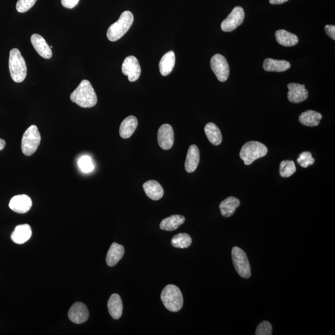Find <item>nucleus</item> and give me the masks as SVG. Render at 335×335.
Segmentation results:
<instances>
[{
  "label": "nucleus",
  "instance_id": "f257e3e1",
  "mask_svg": "<svg viewBox=\"0 0 335 335\" xmlns=\"http://www.w3.org/2000/svg\"><path fill=\"white\" fill-rule=\"evenodd\" d=\"M70 100L83 108H89L97 105L98 98L94 87L88 80H84L70 95Z\"/></svg>",
  "mask_w": 335,
  "mask_h": 335
},
{
  "label": "nucleus",
  "instance_id": "f03ea898",
  "mask_svg": "<svg viewBox=\"0 0 335 335\" xmlns=\"http://www.w3.org/2000/svg\"><path fill=\"white\" fill-rule=\"evenodd\" d=\"M133 22V14L129 11H124L118 21L109 27L107 38L112 42L119 40L130 29Z\"/></svg>",
  "mask_w": 335,
  "mask_h": 335
},
{
  "label": "nucleus",
  "instance_id": "7ed1b4c3",
  "mask_svg": "<svg viewBox=\"0 0 335 335\" xmlns=\"http://www.w3.org/2000/svg\"><path fill=\"white\" fill-rule=\"evenodd\" d=\"M161 300L165 308L171 312H178L184 306V297L181 291L173 284H169L163 289Z\"/></svg>",
  "mask_w": 335,
  "mask_h": 335
},
{
  "label": "nucleus",
  "instance_id": "20e7f679",
  "mask_svg": "<svg viewBox=\"0 0 335 335\" xmlns=\"http://www.w3.org/2000/svg\"><path fill=\"white\" fill-rule=\"evenodd\" d=\"M9 70L11 78L16 83H21L27 75V66L24 58L18 49L10 52Z\"/></svg>",
  "mask_w": 335,
  "mask_h": 335
},
{
  "label": "nucleus",
  "instance_id": "39448f33",
  "mask_svg": "<svg viewBox=\"0 0 335 335\" xmlns=\"http://www.w3.org/2000/svg\"><path fill=\"white\" fill-rule=\"evenodd\" d=\"M267 148L265 145L257 141H250L245 143L242 147L240 157L245 165H250L256 160L266 156Z\"/></svg>",
  "mask_w": 335,
  "mask_h": 335
},
{
  "label": "nucleus",
  "instance_id": "423d86ee",
  "mask_svg": "<svg viewBox=\"0 0 335 335\" xmlns=\"http://www.w3.org/2000/svg\"><path fill=\"white\" fill-rule=\"evenodd\" d=\"M41 141L40 132L38 127L32 125L27 128L22 136L21 150L26 156H32L38 150Z\"/></svg>",
  "mask_w": 335,
  "mask_h": 335
},
{
  "label": "nucleus",
  "instance_id": "0eeeda50",
  "mask_svg": "<svg viewBox=\"0 0 335 335\" xmlns=\"http://www.w3.org/2000/svg\"><path fill=\"white\" fill-rule=\"evenodd\" d=\"M232 257L233 266L240 277L246 279L250 278L251 277V267L246 252L239 247H233Z\"/></svg>",
  "mask_w": 335,
  "mask_h": 335
},
{
  "label": "nucleus",
  "instance_id": "6e6552de",
  "mask_svg": "<svg viewBox=\"0 0 335 335\" xmlns=\"http://www.w3.org/2000/svg\"><path fill=\"white\" fill-rule=\"evenodd\" d=\"M210 67L219 81L224 82L227 80L230 74V69L227 59L223 55H214L210 60Z\"/></svg>",
  "mask_w": 335,
  "mask_h": 335
},
{
  "label": "nucleus",
  "instance_id": "1a4fd4ad",
  "mask_svg": "<svg viewBox=\"0 0 335 335\" xmlns=\"http://www.w3.org/2000/svg\"><path fill=\"white\" fill-rule=\"evenodd\" d=\"M245 13L243 8L236 7L232 12L222 21L221 29L224 32H232L243 23Z\"/></svg>",
  "mask_w": 335,
  "mask_h": 335
},
{
  "label": "nucleus",
  "instance_id": "9d476101",
  "mask_svg": "<svg viewBox=\"0 0 335 335\" xmlns=\"http://www.w3.org/2000/svg\"><path fill=\"white\" fill-rule=\"evenodd\" d=\"M122 71L131 82L137 80L141 74V68L137 58L132 55L126 57L123 64Z\"/></svg>",
  "mask_w": 335,
  "mask_h": 335
},
{
  "label": "nucleus",
  "instance_id": "9b49d317",
  "mask_svg": "<svg viewBox=\"0 0 335 335\" xmlns=\"http://www.w3.org/2000/svg\"><path fill=\"white\" fill-rule=\"evenodd\" d=\"M158 143L163 150H170L173 147L174 136L172 127L168 124H165L160 127L158 131Z\"/></svg>",
  "mask_w": 335,
  "mask_h": 335
},
{
  "label": "nucleus",
  "instance_id": "f8f14e48",
  "mask_svg": "<svg viewBox=\"0 0 335 335\" xmlns=\"http://www.w3.org/2000/svg\"><path fill=\"white\" fill-rule=\"evenodd\" d=\"M69 319L76 324H81L86 322L89 318V311L85 304L76 302L70 309L68 314Z\"/></svg>",
  "mask_w": 335,
  "mask_h": 335
},
{
  "label": "nucleus",
  "instance_id": "ddd939ff",
  "mask_svg": "<svg viewBox=\"0 0 335 335\" xmlns=\"http://www.w3.org/2000/svg\"><path fill=\"white\" fill-rule=\"evenodd\" d=\"M288 98L289 102L300 103L308 99L309 92L304 84L291 83L288 84Z\"/></svg>",
  "mask_w": 335,
  "mask_h": 335
},
{
  "label": "nucleus",
  "instance_id": "4468645a",
  "mask_svg": "<svg viewBox=\"0 0 335 335\" xmlns=\"http://www.w3.org/2000/svg\"><path fill=\"white\" fill-rule=\"evenodd\" d=\"M32 205V200L29 196L26 194H20V195H17L11 198L9 207L14 212L25 214L31 209Z\"/></svg>",
  "mask_w": 335,
  "mask_h": 335
},
{
  "label": "nucleus",
  "instance_id": "2eb2a0df",
  "mask_svg": "<svg viewBox=\"0 0 335 335\" xmlns=\"http://www.w3.org/2000/svg\"><path fill=\"white\" fill-rule=\"evenodd\" d=\"M34 48L42 57L49 59L52 57V52L49 45L41 36L35 34L31 38Z\"/></svg>",
  "mask_w": 335,
  "mask_h": 335
},
{
  "label": "nucleus",
  "instance_id": "dca6fc26",
  "mask_svg": "<svg viewBox=\"0 0 335 335\" xmlns=\"http://www.w3.org/2000/svg\"><path fill=\"white\" fill-rule=\"evenodd\" d=\"M32 230L28 224L19 225L16 226L11 233V238L17 244H23L32 237Z\"/></svg>",
  "mask_w": 335,
  "mask_h": 335
},
{
  "label": "nucleus",
  "instance_id": "f3484780",
  "mask_svg": "<svg viewBox=\"0 0 335 335\" xmlns=\"http://www.w3.org/2000/svg\"><path fill=\"white\" fill-rule=\"evenodd\" d=\"M200 160V153L196 145H191L189 147L187 159L185 162V170L189 173H193L198 168Z\"/></svg>",
  "mask_w": 335,
  "mask_h": 335
},
{
  "label": "nucleus",
  "instance_id": "a211bd4d",
  "mask_svg": "<svg viewBox=\"0 0 335 335\" xmlns=\"http://www.w3.org/2000/svg\"><path fill=\"white\" fill-rule=\"evenodd\" d=\"M143 188L148 198L154 201H158L162 199L164 194V190L162 185L156 180H150L145 182L143 185Z\"/></svg>",
  "mask_w": 335,
  "mask_h": 335
},
{
  "label": "nucleus",
  "instance_id": "6ab92c4d",
  "mask_svg": "<svg viewBox=\"0 0 335 335\" xmlns=\"http://www.w3.org/2000/svg\"><path fill=\"white\" fill-rule=\"evenodd\" d=\"M138 126V120L134 115L127 117L121 123L119 128L120 136L123 139H129L136 131Z\"/></svg>",
  "mask_w": 335,
  "mask_h": 335
},
{
  "label": "nucleus",
  "instance_id": "aec40b11",
  "mask_svg": "<svg viewBox=\"0 0 335 335\" xmlns=\"http://www.w3.org/2000/svg\"><path fill=\"white\" fill-rule=\"evenodd\" d=\"M125 247L117 243H112L106 256V263L109 266L116 265L125 255Z\"/></svg>",
  "mask_w": 335,
  "mask_h": 335
},
{
  "label": "nucleus",
  "instance_id": "412c9836",
  "mask_svg": "<svg viewBox=\"0 0 335 335\" xmlns=\"http://www.w3.org/2000/svg\"><path fill=\"white\" fill-rule=\"evenodd\" d=\"M240 204V200L235 197L230 196L224 200L219 205L221 215L224 218H230L234 215L236 208Z\"/></svg>",
  "mask_w": 335,
  "mask_h": 335
},
{
  "label": "nucleus",
  "instance_id": "4be33fe9",
  "mask_svg": "<svg viewBox=\"0 0 335 335\" xmlns=\"http://www.w3.org/2000/svg\"><path fill=\"white\" fill-rule=\"evenodd\" d=\"M109 314L115 320L119 319L122 316L123 305L120 295L117 294L111 295L108 302Z\"/></svg>",
  "mask_w": 335,
  "mask_h": 335
},
{
  "label": "nucleus",
  "instance_id": "5701e85b",
  "mask_svg": "<svg viewBox=\"0 0 335 335\" xmlns=\"http://www.w3.org/2000/svg\"><path fill=\"white\" fill-rule=\"evenodd\" d=\"M263 69L267 72H283L291 68V64L286 60H278L267 58L264 60Z\"/></svg>",
  "mask_w": 335,
  "mask_h": 335
},
{
  "label": "nucleus",
  "instance_id": "b1692460",
  "mask_svg": "<svg viewBox=\"0 0 335 335\" xmlns=\"http://www.w3.org/2000/svg\"><path fill=\"white\" fill-rule=\"evenodd\" d=\"M175 64V54L173 51L166 53L159 63V69L162 75L167 76L170 74Z\"/></svg>",
  "mask_w": 335,
  "mask_h": 335
},
{
  "label": "nucleus",
  "instance_id": "393cba45",
  "mask_svg": "<svg viewBox=\"0 0 335 335\" xmlns=\"http://www.w3.org/2000/svg\"><path fill=\"white\" fill-rule=\"evenodd\" d=\"M276 39L279 44L284 47H292L297 45L298 39L296 35L286 30L277 31L275 33Z\"/></svg>",
  "mask_w": 335,
  "mask_h": 335
},
{
  "label": "nucleus",
  "instance_id": "a878e982",
  "mask_svg": "<svg viewBox=\"0 0 335 335\" xmlns=\"http://www.w3.org/2000/svg\"><path fill=\"white\" fill-rule=\"evenodd\" d=\"M322 115L319 112L308 110L300 115L298 120L302 125L308 127H315L319 125Z\"/></svg>",
  "mask_w": 335,
  "mask_h": 335
},
{
  "label": "nucleus",
  "instance_id": "bb28decb",
  "mask_svg": "<svg viewBox=\"0 0 335 335\" xmlns=\"http://www.w3.org/2000/svg\"><path fill=\"white\" fill-rule=\"evenodd\" d=\"M204 132L209 142L212 145L218 146L222 141V136L220 129L215 123H209L205 125Z\"/></svg>",
  "mask_w": 335,
  "mask_h": 335
},
{
  "label": "nucleus",
  "instance_id": "cd10ccee",
  "mask_svg": "<svg viewBox=\"0 0 335 335\" xmlns=\"http://www.w3.org/2000/svg\"><path fill=\"white\" fill-rule=\"evenodd\" d=\"M185 218L180 215H173L163 219L160 224V228L163 230L173 231L184 224Z\"/></svg>",
  "mask_w": 335,
  "mask_h": 335
},
{
  "label": "nucleus",
  "instance_id": "c85d7f7f",
  "mask_svg": "<svg viewBox=\"0 0 335 335\" xmlns=\"http://www.w3.org/2000/svg\"><path fill=\"white\" fill-rule=\"evenodd\" d=\"M192 243V238L188 233H180L171 239V245L178 249H187Z\"/></svg>",
  "mask_w": 335,
  "mask_h": 335
},
{
  "label": "nucleus",
  "instance_id": "c756f323",
  "mask_svg": "<svg viewBox=\"0 0 335 335\" xmlns=\"http://www.w3.org/2000/svg\"><path fill=\"white\" fill-rule=\"evenodd\" d=\"M296 171L295 163L291 160H284L281 163L280 168V175L283 178H289Z\"/></svg>",
  "mask_w": 335,
  "mask_h": 335
},
{
  "label": "nucleus",
  "instance_id": "7c9ffc66",
  "mask_svg": "<svg viewBox=\"0 0 335 335\" xmlns=\"http://www.w3.org/2000/svg\"><path fill=\"white\" fill-rule=\"evenodd\" d=\"M298 164L304 168H308L309 166L313 165L315 160L310 151H303L298 156L297 160Z\"/></svg>",
  "mask_w": 335,
  "mask_h": 335
},
{
  "label": "nucleus",
  "instance_id": "2f4dec72",
  "mask_svg": "<svg viewBox=\"0 0 335 335\" xmlns=\"http://www.w3.org/2000/svg\"><path fill=\"white\" fill-rule=\"evenodd\" d=\"M79 167L84 173L91 172L94 169V165L91 158L88 156H83L80 158L78 163Z\"/></svg>",
  "mask_w": 335,
  "mask_h": 335
},
{
  "label": "nucleus",
  "instance_id": "473e14b6",
  "mask_svg": "<svg viewBox=\"0 0 335 335\" xmlns=\"http://www.w3.org/2000/svg\"><path fill=\"white\" fill-rule=\"evenodd\" d=\"M37 0H18L16 4V10L19 13H25L29 11Z\"/></svg>",
  "mask_w": 335,
  "mask_h": 335
},
{
  "label": "nucleus",
  "instance_id": "72a5a7b5",
  "mask_svg": "<svg viewBox=\"0 0 335 335\" xmlns=\"http://www.w3.org/2000/svg\"><path fill=\"white\" fill-rule=\"evenodd\" d=\"M272 334V325L267 321H263L258 326L255 333L257 335H271Z\"/></svg>",
  "mask_w": 335,
  "mask_h": 335
},
{
  "label": "nucleus",
  "instance_id": "f704fd0d",
  "mask_svg": "<svg viewBox=\"0 0 335 335\" xmlns=\"http://www.w3.org/2000/svg\"><path fill=\"white\" fill-rule=\"evenodd\" d=\"M80 0H61L62 4L65 8L72 9L78 4Z\"/></svg>",
  "mask_w": 335,
  "mask_h": 335
},
{
  "label": "nucleus",
  "instance_id": "c9c22d12",
  "mask_svg": "<svg viewBox=\"0 0 335 335\" xmlns=\"http://www.w3.org/2000/svg\"><path fill=\"white\" fill-rule=\"evenodd\" d=\"M326 35L333 40H335V26L334 25H326L325 27Z\"/></svg>",
  "mask_w": 335,
  "mask_h": 335
},
{
  "label": "nucleus",
  "instance_id": "e433bc0d",
  "mask_svg": "<svg viewBox=\"0 0 335 335\" xmlns=\"http://www.w3.org/2000/svg\"><path fill=\"white\" fill-rule=\"evenodd\" d=\"M289 1V0H269L270 4L281 5Z\"/></svg>",
  "mask_w": 335,
  "mask_h": 335
},
{
  "label": "nucleus",
  "instance_id": "4c0bfd02",
  "mask_svg": "<svg viewBox=\"0 0 335 335\" xmlns=\"http://www.w3.org/2000/svg\"><path fill=\"white\" fill-rule=\"evenodd\" d=\"M6 145V142L4 140L0 139V151L4 150Z\"/></svg>",
  "mask_w": 335,
  "mask_h": 335
}]
</instances>
